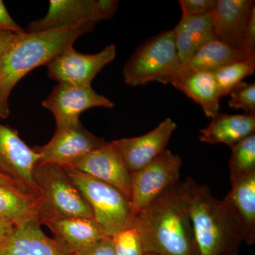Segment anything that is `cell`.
Listing matches in <instances>:
<instances>
[{
    "instance_id": "6da1fadb",
    "label": "cell",
    "mask_w": 255,
    "mask_h": 255,
    "mask_svg": "<svg viewBox=\"0 0 255 255\" xmlns=\"http://www.w3.org/2000/svg\"><path fill=\"white\" fill-rule=\"evenodd\" d=\"M133 223L145 253L201 255L183 182L167 188L139 211Z\"/></svg>"
},
{
    "instance_id": "7a4b0ae2",
    "label": "cell",
    "mask_w": 255,
    "mask_h": 255,
    "mask_svg": "<svg viewBox=\"0 0 255 255\" xmlns=\"http://www.w3.org/2000/svg\"><path fill=\"white\" fill-rule=\"evenodd\" d=\"M96 23L84 22L65 27L15 36L0 60V118L9 116V96L20 80L38 67L46 66L61 52L73 46L80 36L93 31Z\"/></svg>"
},
{
    "instance_id": "3957f363",
    "label": "cell",
    "mask_w": 255,
    "mask_h": 255,
    "mask_svg": "<svg viewBox=\"0 0 255 255\" xmlns=\"http://www.w3.org/2000/svg\"><path fill=\"white\" fill-rule=\"evenodd\" d=\"M184 183L196 243L201 255H238L243 241L207 185L188 177Z\"/></svg>"
},
{
    "instance_id": "277c9868",
    "label": "cell",
    "mask_w": 255,
    "mask_h": 255,
    "mask_svg": "<svg viewBox=\"0 0 255 255\" xmlns=\"http://www.w3.org/2000/svg\"><path fill=\"white\" fill-rule=\"evenodd\" d=\"M33 179L41 199L38 221L71 217L95 219L93 211L78 187L60 166L37 164Z\"/></svg>"
},
{
    "instance_id": "5b68a950",
    "label": "cell",
    "mask_w": 255,
    "mask_h": 255,
    "mask_svg": "<svg viewBox=\"0 0 255 255\" xmlns=\"http://www.w3.org/2000/svg\"><path fill=\"white\" fill-rule=\"evenodd\" d=\"M181 65L173 31H162L148 38L134 52L124 67V80L132 87L152 82L171 84Z\"/></svg>"
},
{
    "instance_id": "8992f818",
    "label": "cell",
    "mask_w": 255,
    "mask_h": 255,
    "mask_svg": "<svg viewBox=\"0 0 255 255\" xmlns=\"http://www.w3.org/2000/svg\"><path fill=\"white\" fill-rule=\"evenodd\" d=\"M64 169L90 204L95 221L109 236L133 223L137 212L130 199L123 192L88 174L75 169Z\"/></svg>"
},
{
    "instance_id": "52a82bcc",
    "label": "cell",
    "mask_w": 255,
    "mask_h": 255,
    "mask_svg": "<svg viewBox=\"0 0 255 255\" xmlns=\"http://www.w3.org/2000/svg\"><path fill=\"white\" fill-rule=\"evenodd\" d=\"M42 106L54 116L56 130H60L80 123V116L89 109H112L114 104L92 86L58 83L42 102Z\"/></svg>"
},
{
    "instance_id": "ba28073f",
    "label": "cell",
    "mask_w": 255,
    "mask_h": 255,
    "mask_svg": "<svg viewBox=\"0 0 255 255\" xmlns=\"http://www.w3.org/2000/svg\"><path fill=\"white\" fill-rule=\"evenodd\" d=\"M182 164L179 155L166 149L143 169L131 173V202L137 214L167 188L180 182Z\"/></svg>"
},
{
    "instance_id": "9c48e42d",
    "label": "cell",
    "mask_w": 255,
    "mask_h": 255,
    "mask_svg": "<svg viewBox=\"0 0 255 255\" xmlns=\"http://www.w3.org/2000/svg\"><path fill=\"white\" fill-rule=\"evenodd\" d=\"M39 158L16 130L0 124V174L12 181L21 191L39 196L33 179Z\"/></svg>"
},
{
    "instance_id": "30bf717a",
    "label": "cell",
    "mask_w": 255,
    "mask_h": 255,
    "mask_svg": "<svg viewBox=\"0 0 255 255\" xmlns=\"http://www.w3.org/2000/svg\"><path fill=\"white\" fill-rule=\"evenodd\" d=\"M116 55L115 45H110L95 54L80 53L72 46L46 65L47 73L50 79L58 83L92 86L96 75L113 61Z\"/></svg>"
},
{
    "instance_id": "8fae6325",
    "label": "cell",
    "mask_w": 255,
    "mask_h": 255,
    "mask_svg": "<svg viewBox=\"0 0 255 255\" xmlns=\"http://www.w3.org/2000/svg\"><path fill=\"white\" fill-rule=\"evenodd\" d=\"M109 143L84 127L81 122L73 127L56 130L48 143L32 147L39 155L38 163L68 167L82 156Z\"/></svg>"
},
{
    "instance_id": "7c38bea8",
    "label": "cell",
    "mask_w": 255,
    "mask_h": 255,
    "mask_svg": "<svg viewBox=\"0 0 255 255\" xmlns=\"http://www.w3.org/2000/svg\"><path fill=\"white\" fill-rule=\"evenodd\" d=\"M64 169H75L107 183L123 192L131 201V173L128 170L112 141L82 156Z\"/></svg>"
},
{
    "instance_id": "4fadbf2b",
    "label": "cell",
    "mask_w": 255,
    "mask_h": 255,
    "mask_svg": "<svg viewBox=\"0 0 255 255\" xmlns=\"http://www.w3.org/2000/svg\"><path fill=\"white\" fill-rule=\"evenodd\" d=\"M177 124L167 118L155 128L141 136L112 140L129 172L135 173L166 150Z\"/></svg>"
},
{
    "instance_id": "5bb4252c",
    "label": "cell",
    "mask_w": 255,
    "mask_h": 255,
    "mask_svg": "<svg viewBox=\"0 0 255 255\" xmlns=\"http://www.w3.org/2000/svg\"><path fill=\"white\" fill-rule=\"evenodd\" d=\"M221 201V207L243 243H255V173L243 178Z\"/></svg>"
},
{
    "instance_id": "9a60e30c",
    "label": "cell",
    "mask_w": 255,
    "mask_h": 255,
    "mask_svg": "<svg viewBox=\"0 0 255 255\" xmlns=\"http://www.w3.org/2000/svg\"><path fill=\"white\" fill-rule=\"evenodd\" d=\"M54 238L47 236L38 220L15 226L0 243V255H72Z\"/></svg>"
},
{
    "instance_id": "2e32d148",
    "label": "cell",
    "mask_w": 255,
    "mask_h": 255,
    "mask_svg": "<svg viewBox=\"0 0 255 255\" xmlns=\"http://www.w3.org/2000/svg\"><path fill=\"white\" fill-rule=\"evenodd\" d=\"M103 20L97 0H50L44 17L32 21L29 33L48 31L71 26L84 21Z\"/></svg>"
},
{
    "instance_id": "e0dca14e",
    "label": "cell",
    "mask_w": 255,
    "mask_h": 255,
    "mask_svg": "<svg viewBox=\"0 0 255 255\" xmlns=\"http://www.w3.org/2000/svg\"><path fill=\"white\" fill-rule=\"evenodd\" d=\"M255 9L253 0H216L212 13L215 39L238 50Z\"/></svg>"
},
{
    "instance_id": "ac0fdd59",
    "label": "cell",
    "mask_w": 255,
    "mask_h": 255,
    "mask_svg": "<svg viewBox=\"0 0 255 255\" xmlns=\"http://www.w3.org/2000/svg\"><path fill=\"white\" fill-rule=\"evenodd\" d=\"M43 225L49 228L55 241L65 247L71 254L82 251L102 238L110 236L100 223L89 218L51 220Z\"/></svg>"
},
{
    "instance_id": "d6986e66",
    "label": "cell",
    "mask_w": 255,
    "mask_h": 255,
    "mask_svg": "<svg viewBox=\"0 0 255 255\" xmlns=\"http://www.w3.org/2000/svg\"><path fill=\"white\" fill-rule=\"evenodd\" d=\"M255 115L219 114L200 130L199 140L208 143H224L232 147L255 133Z\"/></svg>"
},
{
    "instance_id": "ffe728a7",
    "label": "cell",
    "mask_w": 255,
    "mask_h": 255,
    "mask_svg": "<svg viewBox=\"0 0 255 255\" xmlns=\"http://www.w3.org/2000/svg\"><path fill=\"white\" fill-rule=\"evenodd\" d=\"M172 31L182 64L201 47L215 40L212 14L182 16Z\"/></svg>"
},
{
    "instance_id": "44dd1931",
    "label": "cell",
    "mask_w": 255,
    "mask_h": 255,
    "mask_svg": "<svg viewBox=\"0 0 255 255\" xmlns=\"http://www.w3.org/2000/svg\"><path fill=\"white\" fill-rule=\"evenodd\" d=\"M41 206L40 196L0 184V219L21 226L38 220Z\"/></svg>"
},
{
    "instance_id": "7402d4cb",
    "label": "cell",
    "mask_w": 255,
    "mask_h": 255,
    "mask_svg": "<svg viewBox=\"0 0 255 255\" xmlns=\"http://www.w3.org/2000/svg\"><path fill=\"white\" fill-rule=\"evenodd\" d=\"M172 85L200 105L206 117L213 119L219 114L221 97L213 73L190 74L176 79Z\"/></svg>"
},
{
    "instance_id": "603a6c76",
    "label": "cell",
    "mask_w": 255,
    "mask_h": 255,
    "mask_svg": "<svg viewBox=\"0 0 255 255\" xmlns=\"http://www.w3.org/2000/svg\"><path fill=\"white\" fill-rule=\"evenodd\" d=\"M237 60H243L236 48L218 40H213L182 64L175 80L192 73H214L226 64Z\"/></svg>"
},
{
    "instance_id": "cb8c5ba5",
    "label": "cell",
    "mask_w": 255,
    "mask_h": 255,
    "mask_svg": "<svg viewBox=\"0 0 255 255\" xmlns=\"http://www.w3.org/2000/svg\"><path fill=\"white\" fill-rule=\"evenodd\" d=\"M231 149L230 179L233 186L243 178L255 173V134H252Z\"/></svg>"
},
{
    "instance_id": "d4e9b609",
    "label": "cell",
    "mask_w": 255,
    "mask_h": 255,
    "mask_svg": "<svg viewBox=\"0 0 255 255\" xmlns=\"http://www.w3.org/2000/svg\"><path fill=\"white\" fill-rule=\"evenodd\" d=\"M255 71V62L249 60H237L216 70L213 74L221 97L230 95L243 79L253 75Z\"/></svg>"
},
{
    "instance_id": "484cf974",
    "label": "cell",
    "mask_w": 255,
    "mask_h": 255,
    "mask_svg": "<svg viewBox=\"0 0 255 255\" xmlns=\"http://www.w3.org/2000/svg\"><path fill=\"white\" fill-rule=\"evenodd\" d=\"M115 255H145L140 234L133 223L111 236Z\"/></svg>"
},
{
    "instance_id": "4316f807",
    "label": "cell",
    "mask_w": 255,
    "mask_h": 255,
    "mask_svg": "<svg viewBox=\"0 0 255 255\" xmlns=\"http://www.w3.org/2000/svg\"><path fill=\"white\" fill-rule=\"evenodd\" d=\"M228 105L231 108L241 109L246 114H255V84L242 82L231 91Z\"/></svg>"
},
{
    "instance_id": "83f0119b",
    "label": "cell",
    "mask_w": 255,
    "mask_h": 255,
    "mask_svg": "<svg viewBox=\"0 0 255 255\" xmlns=\"http://www.w3.org/2000/svg\"><path fill=\"white\" fill-rule=\"evenodd\" d=\"M238 51L242 60L255 62V9L252 12Z\"/></svg>"
},
{
    "instance_id": "f1b7e54d",
    "label": "cell",
    "mask_w": 255,
    "mask_h": 255,
    "mask_svg": "<svg viewBox=\"0 0 255 255\" xmlns=\"http://www.w3.org/2000/svg\"><path fill=\"white\" fill-rule=\"evenodd\" d=\"M182 16L212 14L216 6L215 0H180Z\"/></svg>"
},
{
    "instance_id": "f546056e",
    "label": "cell",
    "mask_w": 255,
    "mask_h": 255,
    "mask_svg": "<svg viewBox=\"0 0 255 255\" xmlns=\"http://www.w3.org/2000/svg\"><path fill=\"white\" fill-rule=\"evenodd\" d=\"M72 255H115L111 236L102 238L88 248Z\"/></svg>"
},
{
    "instance_id": "4dcf8cb0",
    "label": "cell",
    "mask_w": 255,
    "mask_h": 255,
    "mask_svg": "<svg viewBox=\"0 0 255 255\" xmlns=\"http://www.w3.org/2000/svg\"><path fill=\"white\" fill-rule=\"evenodd\" d=\"M9 31L15 33L24 32L8 12L3 1L0 0V31Z\"/></svg>"
},
{
    "instance_id": "1f68e13d",
    "label": "cell",
    "mask_w": 255,
    "mask_h": 255,
    "mask_svg": "<svg viewBox=\"0 0 255 255\" xmlns=\"http://www.w3.org/2000/svg\"><path fill=\"white\" fill-rule=\"evenodd\" d=\"M97 4L103 19H110L117 12L119 1L115 0H97Z\"/></svg>"
},
{
    "instance_id": "d6a6232c",
    "label": "cell",
    "mask_w": 255,
    "mask_h": 255,
    "mask_svg": "<svg viewBox=\"0 0 255 255\" xmlns=\"http://www.w3.org/2000/svg\"><path fill=\"white\" fill-rule=\"evenodd\" d=\"M16 34L17 33L9 31H0V60L9 49Z\"/></svg>"
},
{
    "instance_id": "836d02e7",
    "label": "cell",
    "mask_w": 255,
    "mask_h": 255,
    "mask_svg": "<svg viewBox=\"0 0 255 255\" xmlns=\"http://www.w3.org/2000/svg\"><path fill=\"white\" fill-rule=\"evenodd\" d=\"M14 227L12 223L0 219V243L11 234Z\"/></svg>"
},
{
    "instance_id": "e575fe53",
    "label": "cell",
    "mask_w": 255,
    "mask_h": 255,
    "mask_svg": "<svg viewBox=\"0 0 255 255\" xmlns=\"http://www.w3.org/2000/svg\"><path fill=\"white\" fill-rule=\"evenodd\" d=\"M0 184H1V185L8 186V187L17 188V189H20L12 181L10 180L9 179L4 177V176H3L2 174H0ZM20 190H21V189H20Z\"/></svg>"
},
{
    "instance_id": "d590c367",
    "label": "cell",
    "mask_w": 255,
    "mask_h": 255,
    "mask_svg": "<svg viewBox=\"0 0 255 255\" xmlns=\"http://www.w3.org/2000/svg\"><path fill=\"white\" fill-rule=\"evenodd\" d=\"M145 255H155L150 254V253H145Z\"/></svg>"
}]
</instances>
